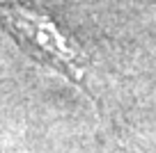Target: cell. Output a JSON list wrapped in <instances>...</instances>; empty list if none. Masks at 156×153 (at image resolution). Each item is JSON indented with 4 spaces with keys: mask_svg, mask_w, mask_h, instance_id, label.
<instances>
[{
    "mask_svg": "<svg viewBox=\"0 0 156 153\" xmlns=\"http://www.w3.org/2000/svg\"><path fill=\"white\" fill-rule=\"evenodd\" d=\"M5 16L7 25L19 39H23L32 50L48 57V62L60 66L71 80L83 82L85 62L46 16H39L28 7H21L16 0H5Z\"/></svg>",
    "mask_w": 156,
    "mask_h": 153,
    "instance_id": "obj_1",
    "label": "cell"
}]
</instances>
